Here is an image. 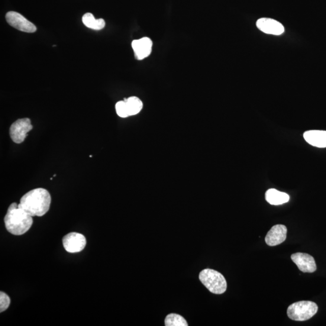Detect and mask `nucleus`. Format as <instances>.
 I'll return each mask as SVG.
<instances>
[{"label":"nucleus","mask_w":326,"mask_h":326,"mask_svg":"<svg viewBox=\"0 0 326 326\" xmlns=\"http://www.w3.org/2000/svg\"><path fill=\"white\" fill-rule=\"evenodd\" d=\"M51 201V196L48 190L38 188L25 193L21 198L19 205L32 217H41L49 211Z\"/></svg>","instance_id":"f257e3e1"},{"label":"nucleus","mask_w":326,"mask_h":326,"mask_svg":"<svg viewBox=\"0 0 326 326\" xmlns=\"http://www.w3.org/2000/svg\"><path fill=\"white\" fill-rule=\"evenodd\" d=\"M4 221L6 230L15 235L25 234L33 224L32 216L16 202L9 206Z\"/></svg>","instance_id":"f03ea898"},{"label":"nucleus","mask_w":326,"mask_h":326,"mask_svg":"<svg viewBox=\"0 0 326 326\" xmlns=\"http://www.w3.org/2000/svg\"><path fill=\"white\" fill-rule=\"evenodd\" d=\"M201 283L212 293L215 294L224 293L227 288V281L222 274L211 269H205L199 273Z\"/></svg>","instance_id":"7ed1b4c3"},{"label":"nucleus","mask_w":326,"mask_h":326,"mask_svg":"<svg viewBox=\"0 0 326 326\" xmlns=\"http://www.w3.org/2000/svg\"><path fill=\"white\" fill-rule=\"evenodd\" d=\"M318 310V306L315 303L301 301L290 305L287 311V314L292 320L303 321L314 317L317 314Z\"/></svg>","instance_id":"20e7f679"},{"label":"nucleus","mask_w":326,"mask_h":326,"mask_svg":"<svg viewBox=\"0 0 326 326\" xmlns=\"http://www.w3.org/2000/svg\"><path fill=\"white\" fill-rule=\"evenodd\" d=\"M32 129L33 127L30 119L27 118L18 119L12 124L10 128V136L14 143L20 144L24 141L27 136L28 132Z\"/></svg>","instance_id":"39448f33"},{"label":"nucleus","mask_w":326,"mask_h":326,"mask_svg":"<svg viewBox=\"0 0 326 326\" xmlns=\"http://www.w3.org/2000/svg\"><path fill=\"white\" fill-rule=\"evenodd\" d=\"M6 19L10 25L19 31L34 33L37 30L35 25L17 12H8L6 15Z\"/></svg>","instance_id":"423d86ee"},{"label":"nucleus","mask_w":326,"mask_h":326,"mask_svg":"<svg viewBox=\"0 0 326 326\" xmlns=\"http://www.w3.org/2000/svg\"><path fill=\"white\" fill-rule=\"evenodd\" d=\"M63 244L67 252L76 253L82 251L85 248L86 240L83 234L73 232L63 238Z\"/></svg>","instance_id":"0eeeda50"},{"label":"nucleus","mask_w":326,"mask_h":326,"mask_svg":"<svg viewBox=\"0 0 326 326\" xmlns=\"http://www.w3.org/2000/svg\"><path fill=\"white\" fill-rule=\"evenodd\" d=\"M291 259L303 273H312L317 270L314 258L306 253H297L291 255Z\"/></svg>","instance_id":"6e6552de"},{"label":"nucleus","mask_w":326,"mask_h":326,"mask_svg":"<svg viewBox=\"0 0 326 326\" xmlns=\"http://www.w3.org/2000/svg\"><path fill=\"white\" fill-rule=\"evenodd\" d=\"M153 45V41L147 37L132 41V47L134 51L135 57L138 60H143L149 56L152 52Z\"/></svg>","instance_id":"1a4fd4ad"},{"label":"nucleus","mask_w":326,"mask_h":326,"mask_svg":"<svg viewBox=\"0 0 326 326\" xmlns=\"http://www.w3.org/2000/svg\"><path fill=\"white\" fill-rule=\"evenodd\" d=\"M258 28L267 34L280 35L285 32V28L280 22L273 19L260 18L256 22Z\"/></svg>","instance_id":"9d476101"},{"label":"nucleus","mask_w":326,"mask_h":326,"mask_svg":"<svg viewBox=\"0 0 326 326\" xmlns=\"http://www.w3.org/2000/svg\"><path fill=\"white\" fill-rule=\"evenodd\" d=\"M287 228L283 225H276L269 231L265 237V242L270 247L277 246L286 240Z\"/></svg>","instance_id":"9b49d317"},{"label":"nucleus","mask_w":326,"mask_h":326,"mask_svg":"<svg viewBox=\"0 0 326 326\" xmlns=\"http://www.w3.org/2000/svg\"><path fill=\"white\" fill-rule=\"evenodd\" d=\"M303 137L306 142L313 146L326 147V131L311 130L305 132Z\"/></svg>","instance_id":"f8f14e48"},{"label":"nucleus","mask_w":326,"mask_h":326,"mask_svg":"<svg viewBox=\"0 0 326 326\" xmlns=\"http://www.w3.org/2000/svg\"><path fill=\"white\" fill-rule=\"evenodd\" d=\"M265 199L269 204L279 205L288 202L290 197L286 193L280 192L275 189H270L265 193Z\"/></svg>","instance_id":"ddd939ff"},{"label":"nucleus","mask_w":326,"mask_h":326,"mask_svg":"<svg viewBox=\"0 0 326 326\" xmlns=\"http://www.w3.org/2000/svg\"><path fill=\"white\" fill-rule=\"evenodd\" d=\"M82 22L86 27L93 30H102L105 26V21L102 18L96 19L91 13H86L83 16Z\"/></svg>","instance_id":"4468645a"},{"label":"nucleus","mask_w":326,"mask_h":326,"mask_svg":"<svg viewBox=\"0 0 326 326\" xmlns=\"http://www.w3.org/2000/svg\"><path fill=\"white\" fill-rule=\"evenodd\" d=\"M124 101L127 104L128 111L130 116L138 114L143 108V103L141 100L137 97H130L128 99H125Z\"/></svg>","instance_id":"2eb2a0df"},{"label":"nucleus","mask_w":326,"mask_h":326,"mask_svg":"<svg viewBox=\"0 0 326 326\" xmlns=\"http://www.w3.org/2000/svg\"><path fill=\"white\" fill-rule=\"evenodd\" d=\"M164 323L166 326H188L185 318L176 314L168 315L165 318Z\"/></svg>","instance_id":"dca6fc26"},{"label":"nucleus","mask_w":326,"mask_h":326,"mask_svg":"<svg viewBox=\"0 0 326 326\" xmlns=\"http://www.w3.org/2000/svg\"><path fill=\"white\" fill-rule=\"evenodd\" d=\"M115 109L119 117L126 118L130 116L128 111L127 104H126L125 101H119L116 103Z\"/></svg>","instance_id":"f3484780"},{"label":"nucleus","mask_w":326,"mask_h":326,"mask_svg":"<svg viewBox=\"0 0 326 326\" xmlns=\"http://www.w3.org/2000/svg\"><path fill=\"white\" fill-rule=\"evenodd\" d=\"M11 304V299L6 293L0 292V312H3L7 310Z\"/></svg>","instance_id":"a211bd4d"}]
</instances>
